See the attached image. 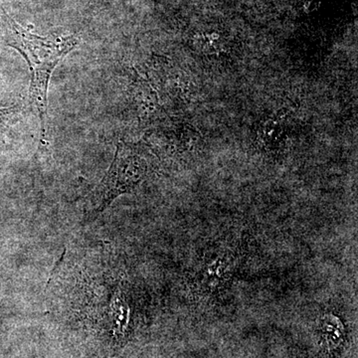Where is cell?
<instances>
[{"label":"cell","mask_w":358,"mask_h":358,"mask_svg":"<svg viewBox=\"0 0 358 358\" xmlns=\"http://www.w3.org/2000/svg\"><path fill=\"white\" fill-rule=\"evenodd\" d=\"M8 46L25 59L30 70V99L38 112L42 143H46L47 94L52 73L59 63L76 48L75 36H39L15 22L6 13L2 14Z\"/></svg>","instance_id":"2"},{"label":"cell","mask_w":358,"mask_h":358,"mask_svg":"<svg viewBox=\"0 0 358 358\" xmlns=\"http://www.w3.org/2000/svg\"><path fill=\"white\" fill-rule=\"evenodd\" d=\"M108 243L65 249L46 285L50 305L95 331L113 348H122L133 329V284Z\"/></svg>","instance_id":"1"},{"label":"cell","mask_w":358,"mask_h":358,"mask_svg":"<svg viewBox=\"0 0 358 358\" xmlns=\"http://www.w3.org/2000/svg\"><path fill=\"white\" fill-rule=\"evenodd\" d=\"M145 160L129 145L120 141L107 173L89 194L87 218L96 219L117 197L133 192L145 178Z\"/></svg>","instance_id":"3"},{"label":"cell","mask_w":358,"mask_h":358,"mask_svg":"<svg viewBox=\"0 0 358 358\" xmlns=\"http://www.w3.org/2000/svg\"><path fill=\"white\" fill-rule=\"evenodd\" d=\"M339 322L334 320L333 317H329L326 320L324 324V333L326 336L327 341L329 343L336 345L341 336V327H339Z\"/></svg>","instance_id":"4"},{"label":"cell","mask_w":358,"mask_h":358,"mask_svg":"<svg viewBox=\"0 0 358 358\" xmlns=\"http://www.w3.org/2000/svg\"><path fill=\"white\" fill-rule=\"evenodd\" d=\"M313 1H315V0H305L306 6H312V4H313Z\"/></svg>","instance_id":"6"},{"label":"cell","mask_w":358,"mask_h":358,"mask_svg":"<svg viewBox=\"0 0 358 358\" xmlns=\"http://www.w3.org/2000/svg\"><path fill=\"white\" fill-rule=\"evenodd\" d=\"M20 110V108L18 106L0 109V131H2V129L6 128V127L10 124V122L15 119Z\"/></svg>","instance_id":"5"}]
</instances>
